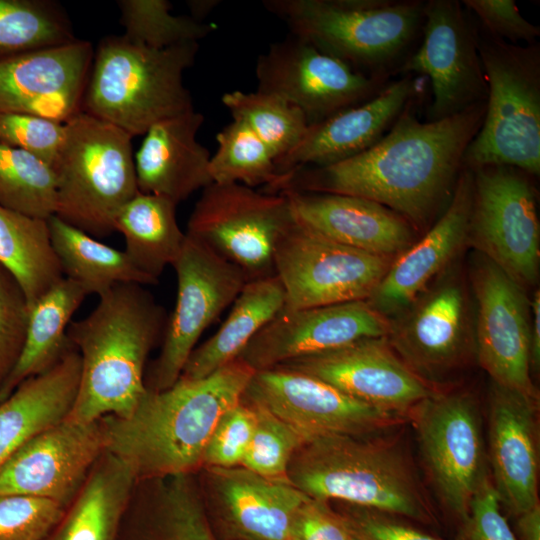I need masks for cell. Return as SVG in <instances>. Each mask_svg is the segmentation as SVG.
<instances>
[{"label": "cell", "instance_id": "cell-37", "mask_svg": "<svg viewBox=\"0 0 540 540\" xmlns=\"http://www.w3.org/2000/svg\"><path fill=\"white\" fill-rule=\"evenodd\" d=\"M76 38L62 7L47 0H0V59Z\"/></svg>", "mask_w": 540, "mask_h": 540}, {"label": "cell", "instance_id": "cell-41", "mask_svg": "<svg viewBox=\"0 0 540 540\" xmlns=\"http://www.w3.org/2000/svg\"><path fill=\"white\" fill-rule=\"evenodd\" d=\"M248 404L255 411L256 425L241 466L264 477L289 482L287 478L289 463L305 440L270 411L261 406Z\"/></svg>", "mask_w": 540, "mask_h": 540}, {"label": "cell", "instance_id": "cell-20", "mask_svg": "<svg viewBox=\"0 0 540 540\" xmlns=\"http://www.w3.org/2000/svg\"><path fill=\"white\" fill-rule=\"evenodd\" d=\"M276 367L314 376L359 401L402 417L433 392L397 356L386 337L361 339Z\"/></svg>", "mask_w": 540, "mask_h": 540}, {"label": "cell", "instance_id": "cell-9", "mask_svg": "<svg viewBox=\"0 0 540 540\" xmlns=\"http://www.w3.org/2000/svg\"><path fill=\"white\" fill-rule=\"evenodd\" d=\"M293 221L289 200L282 193L212 182L196 202L185 233L251 281L275 276L276 246Z\"/></svg>", "mask_w": 540, "mask_h": 540}, {"label": "cell", "instance_id": "cell-6", "mask_svg": "<svg viewBox=\"0 0 540 540\" xmlns=\"http://www.w3.org/2000/svg\"><path fill=\"white\" fill-rule=\"evenodd\" d=\"M290 34L352 68L386 77L423 23L415 0H264Z\"/></svg>", "mask_w": 540, "mask_h": 540}, {"label": "cell", "instance_id": "cell-39", "mask_svg": "<svg viewBox=\"0 0 540 540\" xmlns=\"http://www.w3.org/2000/svg\"><path fill=\"white\" fill-rule=\"evenodd\" d=\"M216 141L217 151L209 161L212 182L265 188L279 178L272 153L244 122L232 119Z\"/></svg>", "mask_w": 540, "mask_h": 540}, {"label": "cell", "instance_id": "cell-50", "mask_svg": "<svg viewBox=\"0 0 540 540\" xmlns=\"http://www.w3.org/2000/svg\"><path fill=\"white\" fill-rule=\"evenodd\" d=\"M157 540H215L208 519L198 513L171 522Z\"/></svg>", "mask_w": 540, "mask_h": 540}, {"label": "cell", "instance_id": "cell-44", "mask_svg": "<svg viewBox=\"0 0 540 540\" xmlns=\"http://www.w3.org/2000/svg\"><path fill=\"white\" fill-rule=\"evenodd\" d=\"M65 123L0 111V142L22 149L54 167L65 140Z\"/></svg>", "mask_w": 540, "mask_h": 540}, {"label": "cell", "instance_id": "cell-10", "mask_svg": "<svg viewBox=\"0 0 540 540\" xmlns=\"http://www.w3.org/2000/svg\"><path fill=\"white\" fill-rule=\"evenodd\" d=\"M420 453L446 508L462 520L489 479L481 414L464 392H432L409 413Z\"/></svg>", "mask_w": 540, "mask_h": 540}, {"label": "cell", "instance_id": "cell-7", "mask_svg": "<svg viewBox=\"0 0 540 540\" xmlns=\"http://www.w3.org/2000/svg\"><path fill=\"white\" fill-rule=\"evenodd\" d=\"M488 85L482 125L469 143L464 166L502 165L540 172V49L519 46L477 30Z\"/></svg>", "mask_w": 540, "mask_h": 540}, {"label": "cell", "instance_id": "cell-2", "mask_svg": "<svg viewBox=\"0 0 540 540\" xmlns=\"http://www.w3.org/2000/svg\"><path fill=\"white\" fill-rule=\"evenodd\" d=\"M254 372L236 358L204 378L147 389L128 416L102 418L105 451L125 462L137 481L193 474L217 422L240 402Z\"/></svg>", "mask_w": 540, "mask_h": 540}, {"label": "cell", "instance_id": "cell-4", "mask_svg": "<svg viewBox=\"0 0 540 540\" xmlns=\"http://www.w3.org/2000/svg\"><path fill=\"white\" fill-rule=\"evenodd\" d=\"M287 478L315 500L417 520L430 516L427 495L405 448L383 431L309 439L292 456Z\"/></svg>", "mask_w": 540, "mask_h": 540}, {"label": "cell", "instance_id": "cell-40", "mask_svg": "<svg viewBox=\"0 0 540 540\" xmlns=\"http://www.w3.org/2000/svg\"><path fill=\"white\" fill-rule=\"evenodd\" d=\"M120 22L123 35L132 42L155 49L172 47L186 42H199L216 26L200 22L191 16H177L170 11L167 0H120Z\"/></svg>", "mask_w": 540, "mask_h": 540}, {"label": "cell", "instance_id": "cell-18", "mask_svg": "<svg viewBox=\"0 0 540 540\" xmlns=\"http://www.w3.org/2000/svg\"><path fill=\"white\" fill-rule=\"evenodd\" d=\"M105 451L102 418H68L26 440L0 468V495L19 494L53 500L68 507Z\"/></svg>", "mask_w": 540, "mask_h": 540}, {"label": "cell", "instance_id": "cell-25", "mask_svg": "<svg viewBox=\"0 0 540 540\" xmlns=\"http://www.w3.org/2000/svg\"><path fill=\"white\" fill-rule=\"evenodd\" d=\"M473 200V173L463 167L444 213L414 245L392 261L367 300L388 318L410 306L466 242Z\"/></svg>", "mask_w": 540, "mask_h": 540}, {"label": "cell", "instance_id": "cell-27", "mask_svg": "<svg viewBox=\"0 0 540 540\" xmlns=\"http://www.w3.org/2000/svg\"><path fill=\"white\" fill-rule=\"evenodd\" d=\"M280 193L299 223L342 245L392 258L412 242L409 222L377 202L334 193Z\"/></svg>", "mask_w": 540, "mask_h": 540}, {"label": "cell", "instance_id": "cell-34", "mask_svg": "<svg viewBox=\"0 0 540 540\" xmlns=\"http://www.w3.org/2000/svg\"><path fill=\"white\" fill-rule=\"evenodd\" d=\"M50 239L64 277L79 284L87 295H101L117 284L153 285L125 251L113 248L55 215L47 219Z\"/></svg>", "mask_w": 540, "mask_h": 540}, {"label": "cell", "instance_id": "cell-48", "mask_svg": "<svg viewBox=\"0 0 540 540\" xmlns=\"http://www.w3.org/2000/svg\"><path fill=\"white\" fill-rule=\"evenodd\" d=\"M345 505L349 507L350 513L347 517H341L350 533L360 540H439L389 519L382 515V512L350 504Z\"/></svg>", "mask_w": 540, "mask_h": 540}, {"label": "cell", "instance_id": "cell-38", "mask_svg": "<svg viewBox=\"0 0 540 540\" xmlns=\"http://www.w3.org/2000/svg\"><path fill=\"white\" fill-rule=\"evenodd\" d=\"M54 169L34 155L0 142V205L47 220L55 214Z\"/></svg>", "mask_w": 540, "mask_h": 540}, {"label": "cell", "instance_id": "cell-31", "mask_svg": "<svg viewBox=\"0 0 540 540\" xmlns=\"http://www.w3.org/2000/svg\"><path fill=\"white\" fill-rule=\"evenodd\" d=\"M284 302V290L276 276L248 281L219 330L192 351L179 378H204L238 358Z\"/></svg>", "mask_w": 540, "mask_h": 540}, {"label": "cell", "instance_id": "cell-45", "mask_svg": "<svg viewBox=\"0 0 540 540\" xmlns=\"http://www.w3.org/2000/svg\"><path fill=\"white\" fill-rule=\"evenodd\" d=\"M29 311L21 287L0 265V388L21 354Z\"/></svg>", "mask_w": 540, "mask_h": 540}, {"label": "cell", "instance_id": "cell-43", "mask_svg": "<svg viewBox=\"0 0 540 540\" xmlns=\"http://www.w3.org/2000/svg\"><path fill=\"white\" fill-rule=\"evenodd\" d=\"M256 425L253 407L242 399L217 422L206 444L202 468L241 466Z\"/></svg>", "mask_w": 540, "mask_h": 540}, {"label": "cell", "instance_id": "cell-46", "mask_svg": "<svg viewBox=\"0 0 540 540\" xmlns=\"http://www.w3.org/2000/svg\"><path fill=\"white\" fill-rule=\"evenodd\" d=\"M456 540H518L501 511V504L488 479L474 496L461 520Z\"/></svg>", "mask_w": 540, "mask_h": 540}, {"label": "cell", "instance_id": "cell-14", "mask_svg": "<svg viewBox=\"0 0 540 540\" xmlns=\"http://www.w3.org/2000/svg\"><path fill=\"white\" fill-rule=\"evenodd\" d=\"M255 74L257 90L298 107L309 125L369 100L386 78L360 72L292 34L258 57Z\"/></svg>", "mask_w": 540, "mask_h": 540}, {"label": "cell", "instance_id": "cell-13", "mask_svg": "<svg viewBox=\"0 0 540 540\" xmlns=\"http://www.w3.org/2000/svg\"><path fill=\"white\" fill-rule=\"evenodd\" d=\"M172 266L177 297L167 317L160 353L145 376L146 388L152 391L165 390L179 379L203 331L248 282L239 268L187 234Z\"/></svg>", "mask_w": 540, "mask_h": 540}, {"label": "cell", "instance_id": "cell-8", "mask_svg": "<svg viewBox=\"0 0 540 540\" xmlns=\"http://www.w3.org/2000/svg\"><path fill=\"white\" fill-rule=\"evenodd\" d=\"M65 131L53 167L54 215L95 238L110 235L119 211L139 192L133 136L85 112L67 121Z\"/></svg>", "mask_w": 540, "mask_h": 540}, {"label": "cell", "instance_id": "cell-42", "mask_svg": "<svg viewBox=\"0 0 540 540\" xmlns=\"http://www.w3.org/2000/svg\"><path fill=\"white\" fill-rule=\"evenodd\" d=\"M67 508L41 497L0 495V540H43Z\"/></svg>", "mask_w": 540, "mask_h": 540}, {"label": "cell", "instance_id": "cell-15", "mask_svg": "<svg viewBox=\"0 0 540 540\" xmlns=\"http://www.w3.org/2000/svg\"><path fill=\"white\" fill-rule=\"evenodd\" d=\"M423 39L402 64V73L429 78V121L458 114L487 100L488 85L477 45V29L454 0L424 3Z\"/></svg>", "mask_w": 540, "mask_h": 540}, {"label": "cell", "instance_id": "cell-30", "mask_svg": "<svg viewBox=\"0 0 540 540\" xmlns=\"http://www.w3.org/2000/svg\"><path fill=\"white\" fill-rule=\"evenodd\" d=\"M136 482L125 462L104 451L63 517L43 540H116Z\"/></svg>", "mask_w": 540, "mask_h": 540}, {"label": "cell", "instance_id": "cell-35", "mask_svg": "<svg viewBox=\"0 0 540 540\" xmlns=\"http://www.w3.org/2000/svg\"><path fill=\"white\" fill-rule=\"evenodd\" d=\"M0 265L21 287L29 308L64 278L48 222L0 205Z\"/></svg>", "mask_w": 540, "mask_h": 540}, {"label": "cell", "instance_id": "cell-29", "mask_svg": "<svg viewBox=\"0 0 540 540\" xmlns=\"http://www.w3.org/2000/svg\"><path fill=\"white\" fill-rule=\"evenodd\" d=\"M80 372V355L69 344L52 366L23 381L0 402V468L26 440L66 417Z\"/></svg>", "mask_w": 540, "mask_h": 540}, {"label": "cell", "instance_id": "cell-21", "mask_svg": "<svg viewBox=\"0 0 540 540\" xmlns=\"http://www.w3.org/2000/svg\"><path fill=\"white\" fill-rule=\"evenodd\" d=\"M93 58L92 44L75 39L0 59V111L66 123L82 112Z\"/></svg>", "mask_w": 540, "mask_h": 540}, {"label": "cell", "instance_id": "cell-5", "mask_svg": "<svg viewBox=\"0 0 540 540\" xmlns=\"http://www.w3.org/2000/svg\"><path fill=\"white\" fill-rule=\"evenodd\" d=\"M198 42L155 49L122 35L104 37L94 51L82 112L131 136L194 109L184 72L195 62Z\"/></svg>", "mask_w": 540, "mask_h": 540}, {"label": "cell", "instance_id": "cell-19", "mask_svg": "<svg viewBox=\"0 0 540 540\" xmlns=\"http://www.w3.org/2000/svg\"><path fill=\"white\" fill-rule=\"evenodd\" d=\"M390 320L367 300L282 308L239 354L254 371L327 352L366 338L387 337Z\"/></svg>", "mask_w": 540, "mask_h": 540}, {"label": "cell", "instance_id": "cell-3", "mask_svg": "<svg viewBox=\"0 0 540 540\" xmlns=\"http://www.w3.org/2000/svg\"><path fill=\"white\" fill-rule=\"evenodd\" d=\"M143 286L117 284L98 296L86 317L70 322L67 338L80 355L81 372L66 418L86 423L126 417L146 393V361L167 316Z\"/></svg>", "mask_w": 540, "mask_h": 540}, {"label": "cell", "instance_id": "cell-16", "mask_svg": "<svg viewBox=\"0 0 540 540\" xmlns=\"http://www.w3.org/2000/svg\"><path fill=\"white\" fill-rule=\"evenodd\" d=\"M241 399L270 411L305 441L331 434L382 432L404 418L359 401L314 376L283 367L255 371Z\"/></svg>", "mask_w": 540, "mask_h": 540}, {"label": "cell", "instance_id": "cell-22", "mask_svg": "<svg viewBox=\"0 0 540 540\" xmlns=\"http://www.w3.org/2000/svg\"><path fill=\"white\" fill-rule=\"evenodd\" d=\"M467 301L460 279L446 275L425 289L395 321H390L386 337L389 345L423 380L446 375L467 355Z\"/></svg>", "mask_w": 540, "mask_h": 540}, {"label": "cell", "instance_id": "cell-12", "mask_svg": "<svg viewBox=\"0 0 540 540\" xmlns=\"http://www.w3.org/2000/svg\"><path fill=\"white\" fill-rule=\"evenodd\" d=\"M391 263L392 258L330 240L295 218L274 255L287 310L368 300Z\"/></svg>", "mask_w": 540, "mask_h": 540}, {"label": "cell", "instance_id": "cell-23", "mask_svg": "<svg viewBox=\"0 0 540 540\" xmlns=\"http://www.w3.org/2000/svg\"><path fill=\"white\" fill-rule=\"evenodd\" d=\"M537 402L491 383L487 458L500 504L515 517L539 504Z\"/></svg>", "mask_w": 540, "mask_h": 540}, {"label": "cell", "instance_id": "cell-49", "mask_svg": "<svg viewBox=\"0 0 540 540\" xmlns=\"http://www.w3.org/2000/svg\"><path fill=\"white\" fill-rule=\"evenodd\" d=\"M294 537L298 540H350L352 535L328 502L309 498L298 511Z\"/></svg>", "mask_w": 540, "mask_h": 540}, {"label": "cell", "instance_id": "cell-11", "mask_svg": "<svg viewBox=\"0 0 540 540\" xmlns=\"http://www.w3.org/2000/svg\"><path fill=\"white\" fill-rule=\"evenodd\" d=\"M473 200L467 239L521 287L539 272L540 225L527 173L510 166L471 169Z\"/></svg>", "mask_w": 540, "mask_h": 540}, {"label": "cell", "instance_id": "cell-33", "mask_svg": "<svg viewBox=\"0 0 540 540\" xmlns=\"http://www.w3.org/2000/svg\"><path fill=\"white\" fill-rule=\"evenodd\" d=\"M171 199L138 192L119 211L114 230L125 240V253L145 275L158 282L168 265L178 258L185 239Z\"/></svg>", "mask_w": 540, "mask_h": 540}, {"label": "cell", "instance_id": "cell-51", "mask_svg": "<svg viewBox=\"0 0 540 540\" xmlns=\"http://www.w3.org/2000/svg\"><path fill=\"white\" fill-rule=\"evenodd\" d=\"M531 308V369L536 371L540 365V292L536 290L530 303Z\"/></svg>", "mask_w": 540, "mask_h": 540}, {"label": "cell", "instance_id": "cell-54", "mask_svg": "<svg viewBox=\"0 0 540 540\" xmlns=\"http://www.w3.org/2000/svg\"><path fill=\"white\" fill-rule=\"evenodd\" d=\"M351 535H352V534H351ZM350 540H360V539H358L357 537H355V536L352 535V537H351Z\"/></svg>", "mask_w": 540, "mask_h": 540}, {"label": "cell", "instance_id": "cell-47", "mask_svg": "<svg viewBox=\"0 0 540 540\" xmlns=\"http://www.w3.org/2000/svg\"><path fill=\"white\" fill-rule=\"evenodd\" d=\"M463 5L481 21L487 33L495 38L516 44H534L540 28L520 13L513 0H464Z\"/></svg>", "mask_w": 540, "mask_h": 540}, {"label": "cell", "instance_id": "cell-17", "mask_svg": "<svg viewBox=\"0 0 540 540\" xmlns=\"http://www.w3.org/2000/svg\"><path fill=\"white\" fill-rule=\"evenodd\" d=\"M477 303L475 350L492 382L538 400L530 371L531 308L524 288L480 256L471 276Z\"/></svg>", "mask_w": 540, "mask_h": 540}, {"label": "cell", "instance_id": "cell-1", "mask_svg": "<svg viewBox=\"0 0 540 540\" xmlns=\"http://www.w3.org/2000/svg\"><path fill=\"white\" fill-rule=\"evenodd\" d=\"M485 112L486 101L448 118L421 122L407 106L372 147L330 165L295 168L262 191L361 197L389 208L410 225H425L451 199L465 151Z\"/></svg>", "mask_w": 540, "mask_h": 540}, {"label": "cell", "instance_id": "cell-24", "mask_svg": "<svg viewBox=\"0 0 540 540\" xmlns=\"http://www.w3.org/2000/svg\"><path fill=\"white\" fill-rule=\"evenodd\" d=\"M204 494L237 540H291L301 506L310 498L290 482L243 466L206 467Z\"/></svg>", "mask_w": 540, "mask_h": 540}, {"label": "cell", "instance_id": "cell-55", "mask_svg": "<svg viewBox=\"0 0 540 540\" xmlns=\"http://www.w3.org/2000/svg\"><path fill=\"white\" fill-rule=\"evenodd\" d=\"M291 540H298V539L294 537V538H293V539H291Z\"/></svg>", "mask_w": 540, "mask_h": 540}, {"label": "cell", "instance_id": "cell-28", "mask_svg": "<svg viewBox=\"0 0 540 540\" xmlns=\"http://www.w3.org/2000/svg\"><path fill=\"white\" fill-rule=\"evenodd\" d=\"M203 122L204 115L193 109L148 129L134 156L140 192L178 204L212 183L210 152L197 141Z\"/></svg>", "mask_w": 540, "mask_h": 540}, {"label": "cell", "instance_id": "cell-26", "mask_svg": "<svg viewBox=\"0 0 540 540\" xmlns=\"http://www.w3.org/2000/svg\"><path fill=\"white\" fill-rule=\"evenodd\" d=\"M417 82L403 77L375 96L308 126L299 144L276 163L278 175L302 166H326L372 147L412 100Z\"/></svg>", "mask_w": 540, "mask_h": 540}, {"label": "cell", "instance_id": "cell-53", "mask_svg": "<svg viewBox=\"0 0 540 540\" xmlns=\"http://www.w3.org/2000/svg\"><path fill=\"white\" fill-rule=\"evenodd\" d=\"M219 3L218 0H190L187 2L190 10L189 16L197 21L204 22V19Z\"/></svg>", "mask_w": 540, "mask_h": 540}, {"label": "cell", "instance_id": "cell-52", "mask_svg": "<svg viewBox=\"0 0 540 540\" xmlns=\"http://www.w3.org/2000/svg\"><path fill=\"white\" fill-rule=\"evenodd\" d=\"M519 540H540V504L516 516Z\"/></svg>", "mask_w": 540, "mask_h": 540}, {"label": "cell", "instance_id": "cell-32", "mask_svg": "<svg viewBox=\"0 0 540 540\" xmlns=\"http://www.w3.org/2000/svg\"><path fill=\"white\" fill-rule=\"evenodd\" d=\"M88 296L76 282L62 278L30 308L24 345L17 363L0 388V402L23 381L52 366L69 345L71 318Z\"/></svg>", "mask_w": 540, "mask_h": 540}, {"label": "cell", "instance_id": "cell-36", "mask_svg": "<svg viewBox=\"0 0 540 540\" xmlns=\"http://www.w3.org/2000/svg\"><path fill=\"white\" fill-rule=\"evenodd\" d=\"M221 101L232 119L244 122L268 147L275 163L299 144L309 126L298 107L271 93L234 90Z\"/></svg>", "mask_w": 540, "mask_h": 540}]
</instances>
